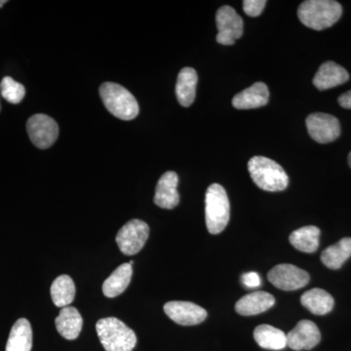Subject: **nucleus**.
<instances>
[{"label":"nucleus","mask_w":351,"mask_h":351,"mask_svg":"<svg viewBox=\"0 0 351 351\" xmlns=\"http://www.w3.org/2000/svg\"><path fill=\"white\" fill-rule=\"evenodd\" d=\"M343 14V7L334 0H306L298 9L300 21L315 31H322L336 24Z\"/></svg>","instance_id":"obj_1"},{"label":"nucleus","mask_w":351,"mask_h":351,"mask_svg":"<svg viewBox=\"0 0 351 351\" xmlns=\"http://www.w3.org/2000/svg\"><path fill=\"white\" fill-rule=\"evenodd\" d=\"M248 170L256 186L263 191L276 193L287 189V173L276 161L263 156L252 157L248 162Z\"/></svg>","instance_id":"obj_2"},{"label":"nucleus","mask_w":351,"mask_h":351,"mask_svg":"<svg viewBox=\"0 0 351 351\" xmlns=\"http://www.w3.org/2000/svg\"><path fill=\"white\" fill-rule=\"evenodd\" d=\"M96 330L106 351H132L137 345L135 332L117 318L99 320Z\"/></svg>","instance_id":"obj_3"},{"label":"nucleus","mask_w":351,"mask_h":351,"mask_svg":"<svg viewBox=\"0 0 351 351\" xmlns=\"http://www.w3.org/2000/svg\"><path fill=\"white\" fill-rule=\"evenodd\" d=\"M230 205L226 189L219 184L207 189L205 195V219L208 232L219 234L230 221Z\"/></svg>","instance_id":"obj_4"},{"label":"nucleus","mask_w":351,"mask_h":351,"mask_svg":"<svg viewBox=\"0 0 351 351\" xmlns=\"http://www.w3.org/2000/svg\"><path fill=\"white\" fill-rule=\"evenodd\" d=\"M100 96L106 108L121 120H132L138 114V105L135 97L123 86L113 82L101 85Z\"/></svg>","instance_id":"obj_5"},{"label":"nucleus","mask_w":351,"mask_h":351,"mask_svg":"<svg viewBox=\"0 0 351 351\" xmlns=\"http://www.w3.org/2000/svg\"><path fill=\"white\" fill-rule=\"evenodd\" d=\"M149 237L147 223L141 219H132L120 228L115 241L124 255L132 256L142 250Z\"/></svg>","instance_id":"obj_6"},{"label":"nucleus","mask_w":351,"mask_h":351,"mask_svg":"<svg viewBox=\"0 0 351 351\" xmlns=\"http://www.w3.org/2000/svg\"><path fill=\"white\" fill-rule=\"evenodd\" d=\"M27 131L32 144L41 149H48L56 142L59 127L54 119L46 114L32 115L27 122Z\"/></svg>","instance_id":"obj_7"},{"label":"nucleus","mask_w":351,"mask_h":351,"mask_svg":"<svg viewBox=\"0 0 351 351\" xmlns=\"http://www.w3.org/2000/svg\"><path fill=\"white\" fill-rule=\"evenodd\" d=\"M269 282L283 291H295L306 286L311 280L306 270L290 263H281L270 269L267 274Z\"/></svg>","instance_id":"obj_8"},{"label":"nucleus","mask_w":351,"mask_h":351,"mask_svg":"<svg viewBox=\"0 0 351 351\" xmlns=\"http://www.w3.org/2000/svg\"><path fill=\"white\" fill-rule=\"evenodd\" d=\"M306 123L309 136L319 144L334 142L341 135L339 119L328 113H311Z\"/></svg>","instance_id":"obj_9"},{"label":"nucleus","mask_w":351,"mask_h":351,"mask_svg":"<svg viewBox=\"0 0 351 351\" xmlns=\"http://www.w3.org/2000/svg\"><path fill=\"white\" fill-rule=\"evenodd\" d=\"M217 41L223 45H232L243 34V20L230 6H223L216 15Z\"/></svg>","instance_id":"obj_10"},{"label":"nucleus","mask_w":351,"mask_h":351,"mask_svg":"<svg viewBox=\"0 0 351 351\" xmlns=\"http://www.w3.org/2000/svg\"><path fill=\"white\" fill-rule=\"evenodd\" d=\"M164 311L171 320L182 326H193L206 319L207 311L191 302L172 301L166 302Z\"/></svg>","instance_id":"obj_11"},{"label":"nucleus","mask_w":351,"mask_h":351,"mask_svg":"<svg viewBox=\"0 0 351 351\" xmlns=\"http://www.w3.org/2000/svg\"><path fill=\"white\" fill-rule=\"evenodd\" d=\"M321 341V332L315 323L302 320L287 334V346L293 350H309Z\"/></svg>","instance_id":"obj_12"},{"label":"nucleus","mask_w":351,"mask_h":351,"mask_svg":"<svg viewBox=\"0 0 351 351\" xmlns=\"http://www.w3.org/2000/svg\"><path fill=\"white\" fill-rule=\"evenodd\" d=\"M179 177L177 173L169 171L164 173L157 182L154 203L163 209H174L180 203V195L178 193Z\"/></svg>","instance_id":"obj_13"},{"label":"nucleus","mask_w":351,"mask_h":351,"mask_svg":"<svg viewBox=\"0 0 351 351\" xmlns=\"http://www.w3.org/2000/svg\"><path fill=\"white\" fill-rule=\"evenodd\" d=\"M350 80L348 71L335 62L322 64L313 78L314 86L318 90H328L343 84Z\"/></svg>","instance_id":"obj_14"},{"label":"nucleus","mask_w":351,"mask_h":351,"mask_svg":"<svg viewBox=\"0 0 351 351\" xmlns=\"http://www.w3.org/2000/svg\"><path fill=\"white\" fill-rule=\"evenodd\" d=\"M269 99V91L267 85L263 82H256L251 87L235 95L232 105L237 110H252L267 105Z\"/></svg>","instance_id":"obj_15"},{"label":"nucleus","mask_w":351,"mask_h":351,"mask_svg":"<svg viewBox=\"0 0 351 351\" xmlns=\"http://www.w3.org/2000/svg\"><path fill=\"white\" fill-rule=\"evenodd\" d=\"M276 304L274 295L263 291L244 295L235 304V311L240 315L252 316L269 311Z\"/></svg>","instance_id":"obj_16"},{"label":"nucleus","mask_w":351,"mask_h":351,"mask_svg":"<svg viewBox=\"0 0 351 351\" xmlns=\"http://www.w3.org/2000/svg\"><path fill=\"white\" fill-rule=\"evenodd\" d=\"M57 331L63 338L73 341L78 338L82 330V314L73 306L63 307L55 320Z\"/></svg>","instance_id":"obj_17"},{"label":"nucleus","mask_w":351,"mask_h":351,"mask_svg":"<svg viewBox=\"0 0 351 351\" xmlns=\"http://www.w3.org/2000/svg\"><path fill=\"white\" fill-rule=\"evenodd\" d=\"M197 82V73L195 69L184 68L180 71L176 84V95L182 107L188 108L195 101Z\"/></svg>","instance_id":"obj_18"},{"label":"nucleus","mask_w":351,"mask_h":351,"mask_svg":"<svg viewBox=\"0 0 351 351\" xmlns=\"http://www.w3.org/2000/svg\"><path fill=\"white\" fill-rule=\"evenodd\" d=\"M134 262L123 263L119 265L103 284V293L106 297L115 298L121 295L130 284L133 270L132 265Z\"/></svg>","instance_id":"obj_19"},{"label":"nucleus","mask_w":351,"mask_h":351,"mask_svg":"<svg viewBox=\"0 0 351 351\" xmlns=\"http://www.w3.org/2000/svg\"><path fill=\"white\" fill-rule=\"evenodd\" d=\"M254 339L265 350H281L287 346V334L271 325L263 324L256 328Z\"/></svg>","instance_id":"obj_20"},{"label":"nucleus","mask_w":351,"mask_h":351,"mask_svg":"<svg viewBox=\"0 0 351 351\" xmlns=\"http://www.w3.org/2000/svg\"><path fill=\"white\" fill-rule=\"evenodd\" d=\"M32 348V330L31 323L21 318L11 329L7 341L5 351H31Z\"/></svg>","instance_id":"obj_21"},{"label":"nucleus","mask_w":351,"mask_h":351,"mask_svg":"<svg viewBox=\"0 0 351 351\" xmlns=\"http://www.w3.org/2000/svg\"><path fill=\"white\" fill-rule=\"evenodd\" d=\"M302 306L315 315H325L334 307L335 301L331 295L319 288L311 289L302 295Z\"/></svg>","instance_id":"obj_22"},{"label":"nucleus","mask_w":351,"mask_h":351,"mask_svg":"<svg viewBox=\"0 0 351 351\" xmlns=\"http://www.w3.org/2000/svg\"><path fill=\"white\" fill-rule=\"evenodd\" d=\"M320 230L317 226H307L291 233L290 243L304 253H314L319 247Z\"/></svg>","instance_id":"obj_23"},{"label":"nucleus","mask_w":351,"mask_h":351,"mask_svg":"<svg viewBox=\"0 0 351 351\" xmlns=\"http://www.w3.org/2000/svg\"><path fill=\"white\" fill-rule=\"evenodd\" d=\"M351 257V239L346 237L338 243L328 247L321 254V261L331 269H339L343 267L348 258Z\"/></svg>","instance_id":"obj_24"},{"label":"nucleus","mask_w":351,"mask_h":351,"mask_svg":"<svg viewBox=\"0 0 351 351\" xmlns=\"http://www.w3.org/2000/svg\"><path fill=\"white\" fill-rule=\"evenodd\" d=\"M75 297V285L69 276H60L51 286V298L58 307L69 306Z\"/></svg>","instance_id":"obj_25"},{"label":"nucleus","mask_w":351,"mask_h":351,"mask_svg":"<svg viewBox=\"0 0 351 351\" xmlns=\"http://www.w3.org/2000/svg\"><path fill=\"white\" fill-rule=\"evenodd\" d=\"M0 92L7 101L14 105L20 104L25 95L24 85L15 82L10 76H5L0 82Z\"/></svg>","instance_id":"obj_26"},{"label":"nucleus","mask_w":351,"mask_h":351,"mask_svg":"<svg viewBox=\"0 0 351 351\" xmlns=\"http://www.w3.org/2000/svg\"><path fill=\"white\" fill-rule=\"evenodd\" d=\"M267 1L265 0H244L243 10L250 17H258L262 14Z\"/></svg>","instance_id":"obj_27"},{"label":"nucleus","mask_w":351,"mask_h":351,"mask_svg":"<svg viewBox=\"0 0 351 351\" xmlns=\"http://www.w3.org/2000/svg\"><path fill=\"white\" fill-rule=\"evenodd\" d=\"M242 283L248 288H256L261 285V277L257 272H247L242 276Z\"/></svg>","instance_id":"obj_28"},{"label":"nucleus","mask_w":351,"mask_h":351,"mask_svg":"<svg viewBox=\"0 0 351 351\" xmlns=\"http://www.w3.org/2000/svg\"><path fill=\"white\" fill-rule=\"evenodd\" d=\"M338 101L339 106L343 108L351 110V90L350 91L346 92L339 97Z\"/></svg>","instance_id":"obj_29"},{"label":"nucleus","mask_w":351,"mask_h":351,"mask_svg":"<svg viewBox=\"0 0 351 351\" xmlns=\"http://www.w3.org/2000/svg\"><path fill=\"white\" fill-rule=\"evenodd\" d=\"M5 3H7L6 0H1V1H0V8H2Z\"/></svg>","instance_id":"obj_30"},{"label":"nucleus","mask_w":351,"mask_h":351,"mask_svg":"<svg viewBox=\"0 0 351 351\" xmlns=\"http://www.w3.org/2000/svg\"><path fill=\"white\" fill-rule=\"evenodd\" d=\"M348 164H350V166L351 168V152H350V156H348Z\"/></svg>","instance_id":"obj_31"}]
</instances>
